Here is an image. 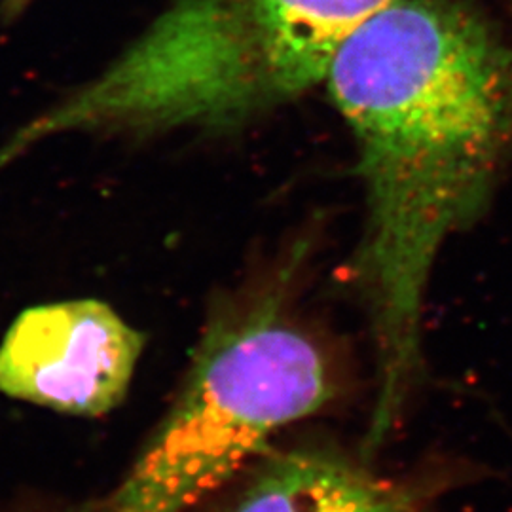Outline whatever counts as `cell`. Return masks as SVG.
<instances>
[{
    "mask_svg": "<svg viewBox=\"0 0 512 512\" xmlns=\"http://www.w3.org/2000/svg\"><path fill=\"white\" fill-rule=\"evenodd\" d=\"M93 511V505H82V507H71V509H65V511H59V512H92Z\"/></svg>",
    "mask_w": 512,
    "mask_h": 512,
    "instance_id": "cell-7",
    "label": "cell"
},
{
    "mask_svg": "<svg viewBox=\"0 0 512 512\" xmlns=\"http://www.w3.org/2000/svg\"><path fill=\"white\" fill-rule=\"evenodd\" d=\"M321 348L272 304L213 330L128 475L92 512H194L332 401Z\"/></svg>",
    "mask_w": 512,
    "mask_h": 512,
    "instance_id": "cell-3",
    "label": "cell"
},
{
    "mask_svg": "<svg viewBox=\"0 0 512 512\" xmlns=\"http://www.w3.org/2000/svg\"><path fill=\"white\" fill-rule=\"evenodd\" d=\"M145 336L99 300L21 311L0 344V395L101 418L128 395Z\"/></svg>",
    "mask_w": 512,
    "mask_h": 512,
    "instance_id": "cell-4",
    "label": "cell"
},
{
    "mask_svg": "<svg viewBox=\"0 0 512 512\" xmlns=\"http://www.w3.org/2000/svg\"><path fill=\"white\" fill-rule=\"evenodd\" d=\"M29 4H31V0H2V16L6 19H14L16 16H19Z\"/></svg>",
    "mask_w": 512,
    "mask_h": 512,
    "instance_id": "cell-6",
    "label": "cell"
},
{
    "mask_svg": "<svg viewBox=\"0 0 512 512\" xmlns=\"http://www.w3.org/2000/svg\"><path fill=\"white\" fill-rule=\"evenodd\" d=\"M325 82L365 184L357 266L376 342V448L420 378L431 268L512 156V40L454 0H397L346 38Z\"/></svg>",
    "mask_w": 512,
    "mask_h": 512,
    "instance_id": "cell-1",
    "label": "cell"
},
{
    "mask_svg": "<svg viewBox=\"0 0 512 512\" xmlns=\"http://www.w3.org/2000/svg\"><path fill=\"white\" fill-rule=\"evenodd\" d=\"M397 0H177L86 84L0 147V169L65 135L228 129L325 82L346 38Z\"/></svg>",
    "mask_w": 512,
    "mask_h": 512,
    "instance_id": "cell-2",
    "label": "cell"
},
{
    "mask_svg": "<svg viewBox=\"0 0 512 512\" xmlns=\"http://www.w3.org/2000/svg\"><path fill=\"white\" fill-rule=\"evenodd\" d=\"M217 495V512H410L359 463L313 446L270 448Z\"/></svg>",
    "mask_w": 512,
    "mask_h": 512,
    "instance_id": "cell-5",
    "label": "cell"
}]
</instances>
